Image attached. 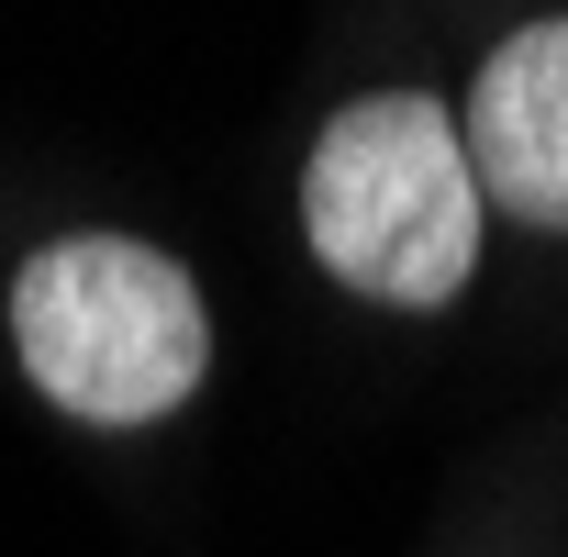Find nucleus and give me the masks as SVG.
Returning <instances> with one entry per match:
<instances>
[{"mask_svg":"<svg viewBox=\"0 0 568 557\" xmlns=\"http://www.w3.org/2000/svg\"><path fill=\"white\" fill-rule=\"evenodd\" d=\"M12 357L23 379L101 435L168 424L212 368L201 278L145 234H57L12 267Z\"/></svg>","mask_w":568,"mask_h":557,"instance_id":"obj_2","label":"nucleus"},{"mask_svg":"<svg viewBox=\"0 0 568 557\" xmlns=\"http://www.w3.org/2000/svg\"><path fill=\"white\" fill-rule=\"evenodd\" d=\"M457 134H468L479 201H501L535 234H568V12L513 23L479 57V79L457 101Z\"/></svg>","mask_w":568,"mask_h":557,"instance_id":"obj_3","label":"nucleus"},{"mask_svg":"<svg viewBox=\"0 0 568 557\" xmlns=\"http://www.w3.org/2000/svg\"><path fill=\"white\" fill-rule=\"evenodd\" d=\"M479 212L490 201H479L457 101L435 90H368L302 156V234L324 278H346L379 313H446L468 291Z\"/></svg>","mask_w":568,"mask_h":557,"instance_id":"obj_1","label":"nucleus"}]
</instances>
